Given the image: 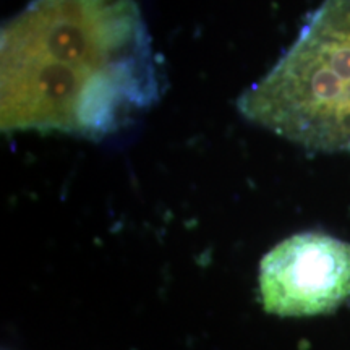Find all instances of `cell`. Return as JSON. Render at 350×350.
Here are the masks:
<instances>
[{"label": "cell", "instance_id": "1", "mask_svg": "<svg viewBox=\"0 0 350 350\" xmlns=\"http://www.w3.org/2000/svg\"><path fill=\"white\" fill-rule=\"evenodd\" d=\"M161 96L135 0H33L0 36V125L100 139Z\"/></svg>", "mask_w": 350, "mask_h": 350}, {"label": "cell", "instance_id": "2", "mask_svg": "<svg viewBox=\"0 0 350 350\" xmlns=\"http://www.w3.org/2000/svg\"><path fill=\"white\" fill-rule=\"evenodd\" d=\"M239 111L308 151L350 152V0H323Z\"/></svg>", "mask_w": 350, "mask_h": 350}, {"label": "cell", "instance_id": "3", "mask_svg": "<svg viewBox=\"0 0 350 350\" xmlns=\"http://www.w3.org/2000/svg\"><path fill=\"white\" fill-rule=\"evenodd\" d=\"M260 295L278 317L332 312L350 299V243L321 232L286 239L261 260Z\"/></svg>", "mask_w": 350, "mask_h": 350}]
</instances>
